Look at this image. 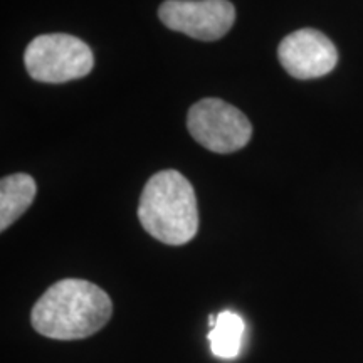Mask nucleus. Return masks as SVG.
Here are the masks:
<instances>
[{
    "label": "nucleus",
    "mask_w": 363,
    "mask_h": 363,
    "mask_svg": "<svg viewBox=\"0 0 363 363\" xmlns=\"http://www.w3.org/2000/svg\"><path fill=\"white\" fill-rule=\"evenodd\" d=\"M278 57L296 79H315L335 69L338 52L335 44L316 29H301L281 40Z\"/></svg>",
    "instance_id": "423d86ee"
},
{
    "label": "nucleus",
    "mask_w": 363,
    "mask_h": 363,
    "mask_svg": "<svg viewBox=\"0 0 363 363\" xmlns=\"http://www.w3.org/2000/svg\"><path fill=\"white\" fill-rule=\"evenodd\" d=\"M244 335V321L238 313L222 311L217 315L216 325L208 331V342H211V350L216 357L235 358L239 355L240 342Z\"/></svg>",
    "instance_id": "6e6552de"
},
{
    "label": "nucleus",
    "mask_w": 363,
    "mask_h": 363,
    "mask_svg": "<svg viewBox=\"0 0 363 363\" xmlns=\"http://www.w3.org/2000/svg\"><path fill=\"white\" fill-rule=\"evenodd\" d=\"M35 180L27 174H12L0 182V230H6L34 202Z\"/></svg>",
    "instance_id": "0eeeda50"
},
{
    "label": "nucleus",
    "mask_w": 363,
    "mask_h": 363,
    "mask_svg": "<svg viewBox=\"0 0 363 363\" xmlns=\"http://www.w3.org/2000/svg\"><path fill=\"white\" fill-rule=\"evenodd\" d=\"M113 303L96 284L84 279H61L38 299L30 323L43 337L83 340L110 321Z\"/></svg>",
    "instance_id": "f257e3e1"
},
{
    "label": "nucleus",
    "mask_w": 363,
    "mask_h": 363,
    "mask_svg": "<svg viewBox=\"0 0 363 363\" xmlns=\"http://www.w3.org/2000/svg\"><path fill=\"white\" fill-rule=\"evenodd\" d=\"M158 17L169 29L199 40H217L233 29L235 7L229 0H165Z\"/></svg>",
    "instance_id": "39448f33"
},
{
    "label": "nucleus",
    "mask_w": 363,
    "mask_h": 363,
    "mask_svg": "<svg viewBox=\"0 0 363 363\" xmlns=\"http://www.w3.org/2000/svg\"><path fill=\"white\" fill-rule=\"evenodd\" d=\"M143 229L169 246H182L199 230L197 199L192 184L177 170H162L145 185L138 206Z\"/></svg>",
    "instance_id": "f03ea898"
},
{
    "label": "nucleus",
    "mask_w": 363,
    "mask_h": 363,
    "mask_svg": "<svg viewBox=\"0 0 363 363\" xmlns=\"http://www.w3.org/2000/svg\"><path fill=\"white\" fill-rule=\"evenodd\" d=\"M24 65L29 76L40 83H67L93 71L89 45L69 34H43L27 45Z\"/></svg>",
    "instance_id": "7ed1b4c3"
},
{
    "label": "nucleus",
    "mask_w": 363,
    "mask_h": 363,
    "mask_svg": "<svg viewBox=\"0 0 363 363\" xmlns=\"http://www.w3.org/2000/svg\"><path fill=\"white\" fill-rule=\"evenodd\" d=\"M187 128L195 142L222 155L244 148L252 136V125L247 116L217 98L201 99L190 108Z\"/></svg>",
    "instance_id": "20e7f679"
}]
</instances>
